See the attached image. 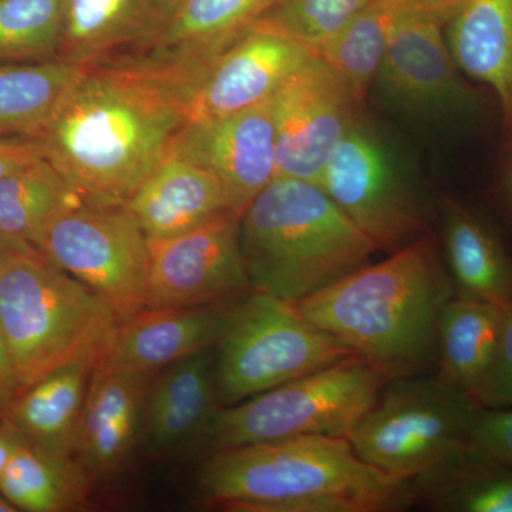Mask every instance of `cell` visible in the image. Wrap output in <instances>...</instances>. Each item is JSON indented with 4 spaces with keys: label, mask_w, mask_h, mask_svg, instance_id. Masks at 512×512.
<instances>
[{
    "label": "cell",
    "mask_w": 512,
    "mask_h": 512,
    "mask_svg": "<svg viewBox=\"0 0 512 512\" xmlns=\"http://www.w3.org/2000/svg\"><path fill=\"white\" fill-rule=\"evenodd\" d=\"M195 89L134 60L89 64L30 140L84 201L126 204L187 123Z\"/></svg>",
    "instance_id": "obj_1"
},
{
    "label": "cell",
    "mask_w": 512,
    "mask_h": 512,
    "mask_svg": "<svg viewBox=\"0 0 512 512\" xmlns=\"http://www.w3.org/2000/svg\"><path fill=\"white\" fill-rule=\"evenodd\" d=\"M204 503L237 512H396L412 478L384 473L346 437H292L214 450L198 473Z\"/></svg>",
    "instance_id": "obj_2"
},
{
    "label": "cell",
    "mask_w": 512,
    "mask_h": 512,
    "mask_svg": "<svg viewBox=\"0 0 512 512\" xmlns=\"http://www.w3.org/2000/svg\"><path fill=\"white\" fill-rule=\"evenodd\" d=\"M454 295L436 241L424 234L293 305L356 355L413 373L437 359L441 311Z\"/></svg>",
    "instance_id": "obj_3"
},
{
    "label": "cell",
    "mask_w": 512,
    "mask_h": 512,
    "mask_svg": "<svg viewBox=\"0 0 512 512\" xmlns=\"http://www.w3.org/2000/svg\"><path fill=\"white\" fill-rule=\"evenodd\" d=\"M254 291L298 302L369 264L377 248L318 184L275 178L241 217Z\"/></svg>",
    "instance_id": "obj_4"
},
{
    "label": "cell",
    "mask_w": 512,
    "mask_h": 512,
    "mask_svg": "<svg viewBox=\"0 0 512 512\" xmlns=\"http://www.w3.org/2000/svg\"><path fill=\"white\" fill-rule=\"evenodd\" d=\"M117 325L100 296L33 245L0 275V326L23 390L69 363L99 360Z\"/></svg>",
    "instance_id": "obj_5"
},
{
    "label": "cell",
    "mask_w": 512,
    "mask_h": 512,
    "mask_svg": "<svg viewBox=\"0 0 512 512\" xmlns=\"http://www.w3.org/2000/svg\"><path fill=\"white\" fill-rule=\"evenodd\" d=\"M400 367L352 355L258 394L215 417L210 446L214 450L292 437H346L369 412ZM413 375V373H412Z\"/></svg>",
    "instance_id": "obj_6"
},
{
    "label": "cell",
    "mask_w": 512,
    "mask_h": 512,
    "mask_svg": "<svg viewBox=\"0 0 512 512\" xmlns=\"http://www.w3.org/2000/svg\"><path fill=\"white\" fill-rule=\"evenodd\" d=\"M352 355L293 302L251 291L234 306L217 345L218 400L221 407L234 406Z\"/></svg>",
    "instance_id": "obj_7"
},
{
    "label": "cell",
    "mask_w": 512,
    "mask_h": 512,
    "mask_svg": "<svg viewBox=\"0 0 512 512\" xmlns=\"http://www.w3.org/2000/svg\"><path fill=\"white\" fill-rule=\"evenodd\" d=\"M478 410L467 393L443 377L410 373L383 387L348 439L370 466L413 478L470 443Z\"/></svg>",
    "instance_id": "obj_8"
},
{
    "label": "cell",
    "mask_w": 512,
    "mask_h": 512,
    "mask_svg": "<svg viewBox=\"0 0 512 512\" xmlns=\"http://www.w3.org/2000/svg\"><path fill=\"white\" fill-rule=\"evenodd\" d=\"M32 245L100 296L119 323L147 309L150 248L126 204L80 201L53 218Z\"/></svg>",
    "instance_id": "obj_9"
},
{
    "label": "cell",
    "mask_w": 512,
    "mask_h": 512,
    "mask_svg": "<svg viewBox=\"0 0 512 512\" xmlns=\"http://www.w3.org/2000/svg\"><path fill=\"white\" fill-rule=\"evenodd\" d=\"M318 185L377 251L393 254L424 235L420 195L363 117L333 150Z\"/></svg>",
    "instance_id": "obj_10"
},
{
    "label": "cell",
    "mask_w": 512,
    "mask_h": 512,
    "mask_svg": "<svg viewBox=\"0 0 512 512\" xmlns=\"http://www.w3.org/2000/svg\"><path fill=\"white\" fill-rule=\"evenodd\" d=\"M453 0H403L375 82L399 109L426 119L476 113V90L466 82L446 37Z\"/></svg>",
    "instance_id": "obj_11"
},
{
    "label": "cell",
    "mask_w": 512,
    "mask_h": 512,
    "mask_svg": "<svg viewBox=\"0 0 512 512\" xmlns=\"http://www.w3.org/2000/svg\"><path fill=\"white\" fill-rule=\"evenodd\" d=\"M148 248V309L235 302L252 289L237 212H222L175 237L148 239Z\"/></svg>",
    "instance_id": "obj_12"
},
{
    "label": "cell",
    "mask_w": 512,
    "mask_h": 512,
    "mask_svg": "<svg viewBox=\"0 0 512 512\" xmlns=\"http://www.w3.org/2000/svg\"><path fill=\"white\" fill-rule=\"evenodd\" d=\"M272 101L276 178L318 184L333 150L362 117V101L315 55L285 80Z\"/></svg>",
    "instance_id": "obj_13"
},
{
    "label": "cell",
    "mask_w": 512,
    "mask_h": 512,
    "mask_svg": "<svg viewBox=\"0 0 512 512\" xmlns=\"http://www.w3.org/2000/svg\"><path fill=\"white\" fill-rule=\"evenodd\" d=\"M272 97L224 119L187 121L170 147L212 171L241 217L276 178Z\"/></svg>",
    "instance_id": "obj_14"
},
{
    "label": "cell",
    "mask_w": 512,
    "mask_h": 512,
    "mask_svg": "<svg viewBox=\"0 0 512 512\" xmlns=\"http://www.w3.org/2000/svg\"><path fill=\"white\" fill-rule=\"evenodd\" d=\"M154 376L97 360L74 451L93 485L119 478L130 467L143 441L144 412Z\"/></svg>",
    "instance_id": "obj_15"
},
{
    "label": "cell",
    "mask_w": 512,
    "mask_h": 512,
    "mask_svg": "<svg viewBox=\"0 0 512 512\" xmlns=\"http://www.w3.org/2000/svg\"><path fill=\"white\" fill-rule=\"evenodd\" d=\"M312 53L289 37L254 26L204 74L187 121L224 119L271 99Z\"/></svg>",
    "instance_id": "obj_16"
},
{
    "label": "cell",
    "mask_w": 512,
    "mask_h": 512,
    "mask_svg": "<svg viewBox=\"0 0 512 512\" xmlns=\"http://www.w3.org/2000/svg\"><path fill=\"white\" fill-rule=\"evenodd\" d=\"M275 0H180L158 35L114 59L160 67L200 84L204 74L271 9Z\"/></svg>",
    "instance_id": "obj_17"
},
{
    "label": "cell",
    "mask_w": 512,
    "mask_h": 512,
    "mask_svg": "<svg viewBox=\"0 0 512 512\" xmlns=\"http://www.w3.org/2000/svg\"><path fill=\"white\" fill-rule=\"evenodd\" d=\"M221 409L214 348L185 357L158 372L151 382L141 446L154 458L180 457L210 446Z\"/></svg>",
    "instance_id": "obj_18"
},
{
    "label": "cell",
    "mask_w": 512,
    "mask_h": 512,
    "mask_svg": "<svg viewBox=\"0 0 512 512\" xmlns=\"http://www.w3.org/2000/svg\"><path fill=\"white\" fill-rule=\"evenodd\" d=\"M237 302L144 309L117 325L100 360L128 372L157 375L185 357L217 348Z\"/></svg>",
    "instance_id": "obj_19"
},
{
    "label": "cell",
    "mask_w": 512,
    "mask_h": 512,
    "mask_svg": "<svg viewBox=\"0 0 512 512\" xmlns=\"http://www.w3.org/2000/svg\"><path fill=\"white\" fill-rule=\"evenodd\" d=\"M126 205L148 239L184 234L231 210L215 174L173 148L138 185Z\"/></svg>",
    "instance_id": "obj_20"
},
{
    "label": "cell",
    "mask_w": 512,
    "mask_h": 512,
    "mask_svg": "<svg viewBox=\"0 0 512 512\" xmlns=\"http://www.w3.org/2000/svg\"><path fill=\"white\" fill-rule=\"evenodd\" d=\"M180 0H67L57 59L94 64L150 42Z\"/></svg>",
    "instance_id": "obj_21"
},
{
    "label": "cell",
    "mask_w": 512,
    "mask_h": 512,
    "mask_svg": "<svg viewBox=\"0 0 512 512\" xmlns=\"http://www.w3.org/2000/svg\"><path fill=\"white\" fill-rule=\"evenodd\" d=\"M446 37L461 72L493 90L512 136V0H453Z\"/></svg>",
    "instance_id": "obj_22"
},
{
    "label": "cell",
    "mask_w": 512,
    "mask_h": 512,
    "mask_svg": "<svg viewBox=\"0 0 512 512\" xmlns=\"http://www.w3.org/2000/svg\"><path fill=\"white\" fill-rule=\"evenodd\" d=\"M97 360H77L33 383L0 413L23 440L47 453L74 457L77 434Z\"/></svg>",
    "instance_id": "obj_23"
},
{
    "label": "cell",
    "mask_w": 512,
    "mask_h": 512,
    "mask_svg": "<svg viewBox=\"0 0 512 512\" xmlns=\"http://www.w3.org/2000/svg\"><path fill=\"white\" fill-rule=\"evenodd\" d=\"M444 252L457 296L493 303H512V256L487 222L461 205L443 201Z\"/></svg>",
    "instance_id": "obj_24"
},
{
    "label": "cell",
    "mask_w": 512,
    "mask_h": 512,
    "mask_svg": "<svg viewBox=\"0 0 512 512\" xmlns=\"http://www.w3.org/2000/svg\"><path fill=\"white\" fill-rule=\"evenodd\" d=\"M416 503L441 512H512V468L473 443L412 478Z\"/></svg>",
    "instance_id": "obj_25"
},
{
    "label": "cell",
    "mask_w": 512,
    "mask_h": 512,
    "mask_svg": "<svg viewBox=\"0 0 512 512\" xmlns=\"http://www.w3.org/2000/svg\"><path fill=\"white\" fill-rule=\"evenodd\" d=\"M504 316L505 309L500 306L457 295L441 311L439 376L467 393L473 402L497 352Z\"/></svg>",
    "instance_id": "obj_26"
},
{
    "label": "cell",
    "mask_w": 512,
    "mask_h": 512,
    "mask_svg": "<svg viewBox=\"0 0 512 512\" xmlns=\"http://www.w3.org/2000/svg\"><path fill=\"white\" fill-rule=\"evenodd\" d=\"M87 67L62 59L0 62V136L36 137Z\"/></svg>",
    "instance_id": "obj_27"
},
{
    "label": "cell",
    "mask_w": 512,
    "mask_h": 512,
    "mask_svg": "<svg viewBox=\"0 0 512 512\" xmlns=\"http://www.w3.org/2000/svg\"><path fill=\"white\" fill-rule=\"evenodd\" d=\"M90 478L74 457L57 456L22 443L5 473L0 491L26 512L80 511L89 505Z\"/></svg>",
    "instance_id": "obj_28"
},
{
    "label": "cell",
    "mask_w": 512,
    "mask_h": 512,
    "mask_svg": "<svg viewBox=\"0 0 512 512\" xmlns=\"http://www.w3.org/2000/svg\"><path fill=\"white\" fill-rule=\"evenodd\" d=\"M83 198L42 156L0 178V235L29 242Z\"/></svg>",
    "instance_id": "obj_29"
},
{
    "label": "cell",
    "mask_w": 512,
    "mask_h": 512,
    "mask_svg": "<svg viewBox=\"0 0 512 512\" xmlns=\"http://www.w3.org/2000/svg\"><path fill=\"white\" fill-rule=\"evenodd\" d=\"M402 3L403 0H370L355 18L312 53L332 67L362 103L375 83Z\"/></svg>",
    "instance_id": "obj_30"
},
{
    "label": "cell",
    "mask_w": 512,
    "mask_h": 512,
    "mask_svg": "<svg viewBox=\"0 0 512 512\" xmlns=\"http://www.w3.org/2000/svg\"><path fill=\"white\" fill-rule=\"evenodd\" d=\"M67 0H0V62L57 59Z\"/></svg>",
    "instance_id": "obj_31"
},
{
    "label": "cell",
    "mask_w": 512,
    "mask_h": 512,
    "mask_svg": "<svg viewBox=\"0 0 512 512\" xmlns=\"http://www.w3.org/2000/svg\"><path fill=\"white\" fill-rule=\"evenodd\" d=\"M370 0H275L255 26H261L313 53L346 23L355 18Z\"/></svg>",
    "instance_id": "obj_32"
},
{
    "label": "cell",
    "mask_w": 512,
    "mask_h": 512,
    "mask_svg": "<svg viewBox=\"0 0 512 512\" xmlns=\"http://www.w3.org/2000/svg\"><path fill=\"white\" fill-rule=\"evenodd\" d=\"M474 402L483 409L512 407V303L505 309L497 352Z\"/></svg>",
    "instance_id": "obj_33"
},
{
    "label": "cell",
    "mask_w": 512,
    "mask_h": 512,
    "mask_svg": "<svg viewBox=\"0 0 512 512\" xmlns=\"http://www.w3.org/2000/svg\"><path fill=\"white\" fill-rule=\"evenodd\" d=\"M471 443L512 468V410L480 407L470 431Z\"/></svg>",
    "instance_id": "obj_34"
},
{
    "label": "cell",
    "mask_w": 512,
    "mask_h": 512,
    "mask_svg": "<svg viewBox=\"0 0 512 512\" xmlns=\"http://www.w3.org/2000/svg\"><path fill=\"white\" fill-rule=\"evenodd\" d=\"M39 156L35 141L30 138L0 136V178Z\"/></svg>",
    "instance_id": "obj_35"
},
{
    "label": "cell",
    "mask_w": 512,
    "mask_h": 512,
    "mask_svg": "<svg viewBox=\"0 0 512 512\" xmlns=\"http://www.w3.org/2000/svg\"><path fill=\"white\" fill-rule=\"evenodd\" d=\"M23 392L8 340L0 326V413Z\"/></svg>",
    "instance_id": "obj_36"
},
{
    "label": "cell",
    "mask_w": 512,
    "mask_h": 512,
    "mask_svg": "<svg viewBox=\"0 0 512 512\" xmlns=\"http://www.w3.org/2000/svg\"><path fill=\"white\" fill-rule=\"evenodd\" d=\"M23 440L5 423H0V477L5 473L13 454L20 447Z\"/></svg>",
    "instance_id": "obj_37"
},
{
    "label": "cell",
    "mask_w": 512,
    "mask_h": 512,
    "mask_svg": "<svg viewBox=\"0 0 512 512\" xmlns=\"http://www.w3.org/2000/svg\"><path fill=\"white\" fill-rule=\"evenodd\" d=\"M29 247V242L0 235V275L5 271L6 265L9 264L13 256L18 255L19 252L25 251Z\"/></svg>",
    "instance_id": "obj_38"
},
{
    "label": "cell",
    "mask_w": 512,
    "mask_h": 512,
    "mask_svg": "<svg viewBox=\"0 0 512 512\" xmlns=\"http://www.w3.org/2000/svg\"><path fill=\"white\" fill-rule=\"evenodd\" d=\"M0 512H18V510H16V508L6 500L2 491H0Z\"/></svg>",
    "instance_id": "obj_39"
},
{
    "label": "cell",
    "mask_w": 512,
    "mask_h": 512,
    "mask_svg": "<svg viewBox=\"0 0 512 512\" xmlns=\"http://www.w3.org/2000/svg\"><path fill=\"white\" fill-rule=\"evenodd\" d=\"M507 188H508V194H510V198L512 201V154H511L510 170H508Z\"/></svg>",
    "instance_id": "obj_40"
}]
</instances>
